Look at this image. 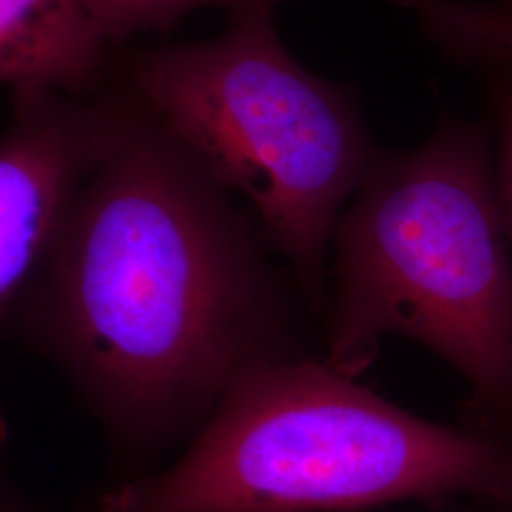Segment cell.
Instances as JSON below:
<instances>
[{
	"label": "cell",
	"instance_id": "1",
	"mask_svg": "<svg viewBox=\"0 0 512 512\" xmlns=\"http://www.w3.org/2000/svg\"><path fill=\"white\" fill-rule=\"evenodd\" d=\"M272 253L256 220L129 95L4 334L61 372L105 431L118 482L131 480L194 439L243 374L310 355L304 296Z\"/></svg>",
	"mask_w": 512,
	"mask_h": 512
},
{
	"label": "cell",
	"instance_id": "2",
	"mask_svg": "<svg viewBox=\"0 0 512 512\" xmlns=\"http://www.w3.org/2000/svg\"><path fill=\"white\" fill-rule=\"evenodd\" d=\"M512 495V440L425 420L321 357L256 366L173 465L118 482L90 512H368Z\"/></svg>",
	"mask_w": 512,
	"mask_h": 512
},
{
	"label": "cell",
	"instance_id": "3",
	"mask_svg": "<svg viewBox=\"0 0 512 512\" xmlns=\"http://www.w3.org/2000/svg\"><path fill=\"white\" fill-rule=\"evenodd\" d=\"M330 245L321 359L357 378L387 336L414 340L458 370L484 429L512 440V260L484 131L444 122L378 156Z\"/></svg>",
	"mask_w": 512,
	"mask_h": 512
},
{
	"label": "cell",
	"instance_id": "4",
	"mask_svg": "<svg viewBox=\"0 0 512 512\" xmlns=\"http://www.w3.org/2000/svg\"><path fill=\"white\" fill-rule=\"evenodd\" d=\"M272 12L230 18L213 40L112 57L110 76L249 202L308 310L321 315L332 230L378 154L351 95L287 54Z\"/></svg>",
	"mask_w": 512,
	"mask_h": 512
},
{
	"label": "cell",
	"instance_id": "5",
	"mask_svg": "<svg viewBox=\"0 0 512 512\" xmlns=\"http://www.w3.org/2000/svg\"><path fill=\"white\" fill-rule=\"evenodd\" d=\"M129 110L122 84L92 93L18 88L0 137V336L19 291L107 156Z\"/></svg>",
	"mask_w": 512,
	"mask_h": 512
},
{
	"label": "cell",
	"instance_id": "6",
	"mask_svg": "<svg viewBox=\"0 0 512 512\" xmlns=\"http://www.w3.org/2000/svg\"><path fill=\"white\" fill-rule=\"evenodd\" d=\"M112 46L78 0H0V82L92 93L109 84Z\"/></svg>",
	"mask_w": 512,
	"mask_h": 512
},
{
	"label": "cell",
	"instance_id": "7",
	"mask_svg": "<svg viewBox=\"0 0 512 512\" xmlns=\"http://www.w3.org/2000/svg\"><path fill=\"white\" fill-rule=\"evenodd\" d=\"M459 63L512 73V0H393Z\"/></svg>",
	"mask_w": 512,
	"mask_h": 512
},
{
	"label": "cell",
	"instance_id": "8",
	"mask_svg": "<svg viewBox=\"0 0 512 512\" xmlns=\"http://www.w3.org/2000/svg\"><path fill=\"white\" fill-rule=\"evenodd\" d=\"M97 31L118 46L148 31H169L175 23L198 10L217 6L230 18L255 10H274L279 0H78Z\"/></svg>",
	"mask_w": 512,
	"mask_h": 512
},
{
	"label": "cell",
	"instance_id": "9",
	"mask_svg": "<svg viewBox=\"0 0 512 512\" xmlns=\"http://www.w3.org/2000/svg\"><path fill=\"white\" fill-rule=\"evenodd\" d=\"M499 74L494 88L495 110L501 128L499 167H497V202L512 243V73Z\"/></svg>",
	"mask_w": 512,
	"mask_h": 512
},
{
	"label": "cell",
	"instance_id": "10",
	"mask_svg": "<svg viewBox=\"0 0 512 512\" xmlns=\"http://www.w3.org/2000/svg\"><path fill=\"white\" fill-rule=\"evenodd\" d=\"M0 512H52L29 503L0 471Z\"/></svg>",
	"mask_w": 512,
	"mask_h": 512
},
{
	"label": "cell",
	"instance_id": "11",
	"mask_svg": "<svg viewBox=\"0 0 512 512\" xmlns=\"http://www.w3.org/2000/svg\"><path fill=\"white\" fill-rule=\"evenodd\" d=\"M488 505V512H512V495L499 499V501H482Z\"/></svg>",
	"mask_w": 512,
	"mask_h": 512
},
{
	"label": "cell",
	"instance_id": "12",
	"mask_svg": "<svg viewBox=\"0 0 512 512\" xmlns=\"http://www.w3.org/2000/svg\"><path fill=\"white\" fill-rule=\"evenodd\" d=\"M6 440H8V421H6V414H4V408L0 403V456L6 446Z\"/></svg>",
	"mask_w": 512,
	"mask_h": 512
},
{
	"label": "cell",
	"instance_id": "13",
	"mask_svg": "<svg viewBox=\"0 0 512 512\" xmlns=\"http://www.w3.org/2000/svg\"><path fill=\"white\" fill-rule=\"evenodd\" d=\"M440 512H467V511H452V509H450V511H440Z\"/></svg>",
	"mask_w": 512,
	"mask_h": 512
}]
</instances>
